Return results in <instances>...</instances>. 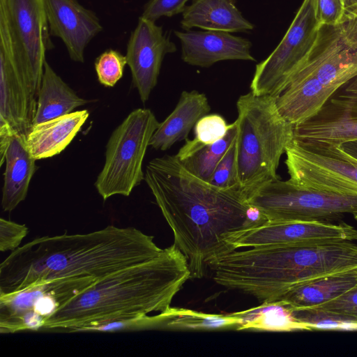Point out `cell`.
<instances>
[{"label":"cell","mask_w":357,"mask_h":357,"mask_svg":"<svg viewBox=\"0 0 357 357\" xmlns=\"http://www.w3.org/2000/svg\"><path fill=\"white\" fill-rule=\"evenodd\" d=\"M135 227L109 225L80 234L43 236L19 247L0 265V296L53 279L92 277L101 280L162 252Z\"/></svg>","instance_id":"2"},{"label":"cell","mask_w":357,"mask_h":357,"mask_svg":"<svg viewBox=\"0 0 357 357\" xmlns=\"http://www.w3.org/2000/svg\"><path fill=\"white\" fill-rule=\"evenodd\" d=\"M240 324V319L233 313L227 314H208L171 306L158 314L152 316L153 329L238 330Z\"/></svg>","instance_id":"26"},{"label":"cell","mask_w":357,"mask_h":357,"mask_svg":"<svg viewBox=\"0 0 357 357\" xmlns=\"http://www.w3.org/2000/svg\"><path fill=\"white\" fill-rule=\"evenodd\" d=\"M28 228L3 218L0 219V251H14L28 234Z\"/></svg>","instance_id":"33"},{"label":"cell","mask_w":357,"mask_h":357,"mask_svg":"<svg viewBox=\"0 0 357 357\" xmlns=\"http://www.w3.org/2000/svg\"><path fill=\"white\" fill-rule=\"evenodd\" d=\"M51 36L60 38L70 59L84 62L89 43L103 30L96 13L77 0H45Z\"/></svg>","instance_id":"17"},{"label":"cell","mask_w":357,"mask_h":357,"mask_svg":"<svg viewBox=\"0 0 357 357\" xmlns=\"http://www.w3.org/2000/svg\"><path fill=\"white\" fill-rule=\"evenodd\" d=\"M340 146L344 151L357 159V141L346 142Z\"/></svg>","instance_id":"36"},{"label":"cell","mask_w":357,"mask_h":357,"mask_svg":"<svg viewBox=\"0 0 357 357\" xmlns=\"http://www.w3.org/2000/svg\"><path fill=\"white\" fill-rule=\"evenodd\" d=\"M208 268L217 284L261 303L271 302L305 281L357 268V243L337 241L236 250Z\"/></svg>","instance_id":"4"},{"label":"cell","mask_w":357,"mask_h":357,"mask_svg":"<svg viewBox=\"0 0 357 357\" xmlns=\"http://www.w3.org/2000/svg\"><path fill=\"white\" fill-rule=\"evenodd\" d=\"M285 153L290 180L308 187L357 196V159L340 145L293 140Z\"/></svg>","instance_id":"12"},{"label":"cell","mask_w":357,"mask_h":357,"mask_svg":"<svg viewBox=\"0 0 357 357\" xmlns=\"http://www.w3.org/2000/svg\"><path fill=\"white\" fill-rule=\"evenodd\" d=\"M354 216L355 219L357 220V213H355V214L354 215Z\"/></svg>","instance_id":"38"},{"label":"cell","mask_w":357,"mask_h":357,"mask_svg":"<svg viewBox=\"0 0 357 357\" xmlns=\"http://www.w3.org/2000/svg\"><path fill=\"white\" fill-rule=\"evenodd\" d=\"M126 64V55L115 50H107L94 63L98 82L106 87L114 86L123 77Z\"/></svg>","instance_id":"30"},{"label":"cell","mask_w":357,"mask_h":357,"mask_svg":"<svg viewBox=\"0 0 357 357\" xmlns=\"http://www.w3.org/2000/svg\"><path fill=\"white\" fill-rule=\"evenodd\" d=\"M340 25H321L308 57L275 98L280 114L294 126L316 114L342 84L357 75V52L342 41Z\"/></svg>","instance_id":"6"},{"label":"cell","mask_w":357,"mask_h":357,"mask_svg":"<svg viewBox=\"0 0 357 357\" xmlns=\"http://www.w3.org/2000/svg\"><path fill=\"white\" fill-rule=\"evenodd\" d=\"M144 180L188 260L190 278H203L211 263L234 251L231 243L239 234L255 227L241 190L221 189L197 177L176 155L151 160Z\"/></svg>","instance_id":"1"},{"label":"cell","mask_w":357,"mask_h":357,"mask_svg":"<svg viewBox=\"0 0 357 357\" xmlns=\"http://www.w3.org/2000/svg\"><path fill=\"white\" fill-rule=\"evenodd\" d=\"M237 176L247 196L261 185L280 178L281 156L294 140V125L279 112L275 98L251 91L236 102Z\"/></svg>","instance_id":"5"},{"label":"cell","mask_w":357,"mask_h":357,"mask_svg":"<svg viewBox=\"0 0 357 357\" xmlns=\"http://www.w3.org/2000/svg\"><path fill=\"white\" fill-rule=\"evenodd\" d=\"M345 16L354 13L357 9V0H343Z\"/></svg>","instance_id":"37"},{"label":"cell","mask_w":357,"mask_h":357,"mask_svg":"<svg viewBox=\"0 0 357 357\" xmlns=\"http://www.w3.org/2000/svg\"><path fill=\"white\" fill-rule=\"evenodd\" d=\"M294 141L330 145L357 141V75L342 84L316 114L294 126Z\"/></svg>","instance_id":"13"},{"label":"cell","mask_w":357,"mask_h":357,"mask_svg":"<svg viewBox=\"0 0 357 357\" xmlns=\"http://www.w3.org/2000/svg\"><path fill=\"white\" fill-rule=\"evenodd\" d=\"M0 165L6 162L2 189L1 206L5 211H12L27 195L30 181L38 167L26 144V135H13Z\"/></svg>","instance_id":"19"},{"label":"cell","mask_w":357,"mask_h":357,"mask_svg":"<svg viewBox=\"0 0 357 357\" xmlns=\"http://www.w3.org/2000/svg\"><path fill=\"white\" fill-rule=\"evenodd\" d=\"M357 284V268L337 271L301 282L278 301L292 310H304L331 301Z\"/></svg>","instance_id":"23"},{"label":"cell","mask_w":357,"mask_h":357,"mask_svg":"<svg viewBox=\"0 0 357 357\" xmlns=\"http://www.w3.org/2000/svg\"><path fill=\"white\" fill-rule=\"evenodd\" d=\"M0 30L8 39L17 72L37 100L51 39L45 0H0Z\"/></svg>","instance_id":"8"},{"label":"cell","mask_w":357,"mask_h":357,"mask_svg":"<svg viewBox=\"0 0 357 357\" xmlns=\"http://www.w3.org/2000/svg\"><path fill=\"white\" fill-rule=\"evenodd\" d=\"M296 318L311 325L320 320H335L357 324V284L339 297L304 310H293Z\"/></svg>","instance_id":"27"},{"label":"cell","mask_w":357,"mask_h":357,"mask_svg":"<svg viewBox=\"0 0 357 357\" xmlns=\"http://www.w3.org/2000/svg\"><path fill=\"white\" fill-rule=\"evenodd\" d=\"M181 46L182 60L191 66L208 68L225 60L255 61L251 54L252 43L230 32L176 31Z\"/></svg>","instance_id":"18"},{"label":"cell","mask_w":357,"mask_h":357,"mask_svg":"<svg viewBox=\"0 0 357 357\" xmlns=\"http://www.w3.org/2000/svg\"><path fill=\"white\" fill-rule=\"evenodd\" d=\"M36 103L17 70L7 37L0 30V155L13 135L27 133Z\"/></svg>","instance_id":"16"},{"label":"cell","mask_w":357,"mask_h":357,"mask_svg":"<svg viewBox=\"0 0 357 357\" xmlns=\"http://www.w3.org/2000/svg\"><path fill=\"white\" fill-rule=\"evenodd\" d=\"M89 116L88 110L83 109L33 124L26 134L31 155L37 160L59 154L73 141Z\"/></svg>","instance_id":"20"},{"label":"cell","mask_w":357,"mask_h":357,"mask_svg":"<svg viewBox=\"0 0 357 357\" xmlns=\"http://www.w3.org/2000/svg\"><path fill=\"white\" fill-rule=\"evenodd\" d=\"M211 107L206 95L197 91H183L172 112L153 133L149 146L166 151L175 143L187 139L198 120L207 114Z\"/></svg>","instance_id":"21"},{"label":"cell","mask_w":357,"mask_h":357,"mask_svg":"<svg viewBox=\"0 0 357 357\" xmlns=\"http://www.w3.org/2000/svg\"><path fill=\"white\" fill-rule=\"evenodd\" d=\"M96 281L92 277L57 278L0 296V333L39 331L47 318Z\"/></svg>","instance_id":"11"},{"label":"cell","mask_w":357,"mask_h":357,"mask_svg":"<svg viewBox=\"0 0 357 357\" xmlns=\"http://www.w3.org/2000/svg\"><path fill=\"white\" fill-rule=\"evenodd\" d=\"M236 134L234 121L232 128L222 139L200 146L178 160L190 173L209 183L217 165L236 140Z\"/></svg>","instance_id":"28"},{"label":"cell","mask_w":357,"mask_h":357,"mask_svg":"<svg viewBox=\"0 0 357 357\" xmlns=\"http://www.w3.org/2000/svg\"><path fill=\"white\" fill-rule=\"evenodd\" d=\"M232 313L241 321L238 330L278 332L310 330L307 324L296 318L293 310L281 301L264 302L257 307Z\"/></svg>","instance_id":"25"},{"label":"cell","mask_w":357,"mask_h":357,"mask_svg":"<svg viewBox=\"0 0 357 357\" xmlns=\"http://www.w3.org/2000/svg\"><path fill=\"white\" fill-rule=\"evenodd\" d=\"M234 124V122L228 124L226 120L218 114L204 115L198 120L194 127V139H185V144L175 155L178 159H181L200 146L217 142L227 135Z\"/></svg>","instance_id":"29"},{"label":"cell","mask_w":357,"mask_h":357,"mask_svg":"<svg viewBox=\"0 0 357 357\" xmlns=\"http://www.w3.org/2000/svg\"><path fill=\"white\" fill-rule=\"evenodd\" d=\"M247 201L271 222H331L357 213V196L308 187L290 179L264 183L250 193Z\"/></svg>","instance_id":"9"},{"label":"cell","mask_w":357,"mask_h":357,"mask_svg":"<svg viewBox=\"0 0 357 357\" xmlns=\"http://www.w3.org/2000/svg\"><path fill=\"white\" fill-rule=\"evenodd\" d=\"M181 26L186 31L197 27L230 33L245 32L255 28L243 17L235 0H192L182 13Z\"/></svg>","instance_id":"22"},{"label":"cell","mask_w":357,"mask_h":357,"mask_svg":"<svg viewBox=\"0 0 357 357\" xmlns=\"http://www.w3.org/2000/svg\"><path fill=\"white\" fill-rule=\"evenodd\" d=\"M209 183L221 189L240 190L237 176L236 140L217 165Z\"/></svg>","instance_id":"31"},{"label":"cell","mask_w":357,"mask_h":357,"mask_svg":"<svg viewBox=\"0 0 357 357\" xmlns=\"http://www.w3.org/2000/svg\"><path fill=\"white\" fill-rule=\"evenodd\" d=\"M316 0H303L280 43L257 64L251 83L255 96L276 98L288 86L313 48L321 26Z\"/></svg>","instance_id":"10"},{"label":"cell","mask_w":357,"mask_h":357,"mask_svg":"<svg viewBox=\"0 0 357 357\" xmlns=\"http://www.w3.org/2000/svg\"><path fill=\"white\" fill-rule=\"evenodd\" d=\"M188 279V260L174 243L152 259L96 281L47 318L39 331H89L162 312Z\"/></svg>","instance_id":"3"},{"label":"cell","mask_w":357,"mask_h":357,"mask_svg":"<svg viewBox=\"0 0 357 357\" xmlns=\"http://www.w3.org/2000/svg\"><path fill=\"white\" fill-rule=\"evenodd\" d=\"M177 50L176 45L164 33L162 27L141 15L131 32L126 47V59L132 84L137 89L143 103L149 98L158 83L166 54Z\"/></svg>","instance_id":"15"},{"label":"cell","mask_w":357,"mask_h":357,"mask_svg":"<svg viewBox=\"0 0 357 357\" xmlns=\"http://www.w3.org/2000/svg\"><path fill=\"white\" fill-rule=\"evenodd\" d=\"M190 0H149L144 7L142 16L155 22L162 17H171L183 13Z\"/></svg>","instance_id":"32"},{"label":"cell","mask_w":357,"mask_h":357,"mask_svg":"<svg viewBox=\"0 0 357 357\" xmlns=\"http://www.w3.org/2000/svg\"><path fill=\"white\" fill-rule=\"evenodd\" d=\"M316 13L321 24L340 25L345 16L343 0H316Z\"/></svg>","instance_id":"34"},{"label":"cell","mask_w":357,"mask_h":357,"mask_svg":"<svg viewBox=\"0 0 357 357\" xmlns=\"http://www.w3.org/2000/svg\"><path fill=\"white\" fill-rule=\"evenodd\" d=\"M357 240V229L345 223L320 221H266L239 234L231 243L240 248L297 245Z\"/></svg>","instance_id":"14"},{"label":"cell","mask_w":357,"mask_h":357,"mask_svg":"<svg viewBox=\"0 0 357 357\" xmlns=\"http://www.w3.org/2000/svg\"><path fill=\"white\" fill-rule=\"evenodd\" d=\"M87 102L62 79L46 60L33 124L73 112Z\"/></svg>","instance_id":"24"},{"label":"cell","mask_w":357,"mask_h":357,"mask_svg":"<svg viewBox=\"0 0 357 357\" xmlns=\"http://www.w3.org/2000/svg\"><path fill=\"white\" fill-rule=\"evenodd\" d=\"M340 26L344 43L357 52V9L346 16Z\"/></svg>","instance_id":"35"},{"label":"cell","mask_w":357,"mask_h":357,"mask_svg":"<svg viewBox=\"0 0 357 357\" xmlns=\"http://www.w3.org/2000/svg\"><path fill=\"white\" fill-rule=\"evenodd\" d=\"M159 124L151 109L138 108L112 132L103 167L94 184L103 200L116 195L128 197L144 180V158Z\"/></svg>","instance_id":"7"}]
</instances>
